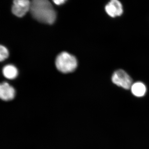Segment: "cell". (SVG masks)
<instances>
[{
  "label": "cell",
  "instance_id": "1",
  "mask_svg": "<svg viewBox=\"0 0 149 149\" xmlns=\"http://www.w3.org/2000/svg\"><path fill=\"white\" fill-rule=\"evenodd\" d=\"M30 11L37 21L45 24H53L56 14L49 0H32Z\"/></svg>",
  "mask_w": 149,
  "mask_h": 149
},
{
  "label": "cell",
  "instance_id": "2",
  "mask_svg": "<svg viewBox=\"0 0 149 149\" xmlns=\"http://www.w3.org/2000/svg\"><path fill=\"white\" fill-rule=\"evenodd\" d=\"M55 63L59 71L64 73L73 72L77 66L75 57L66 52H63L57 56Z\"/></svg>",
  "mask_w": 149,
  "mask_h": 149
},
{
  "label": "cell",
  "instance_id": "3",
  "mask_svg": "<svg viewBox=\"0 0 149 149\" xmlns=\"http://www.w3.org/2000/svg\"><path fill=\"white\" fill-rule=\"evenodd\" d=\"M111 80L113 83L116 85L125 90L130 89L133 85L132 78L127 72L122 69L118 70L113 72Z\"/></svg>",
  "mask_w": 149,
  "mask_h": 149
},
{
  "label": "cell",
  "instance_id": "4",
  "mask_svg": "<svg viewBox=\"0 0 149 149\" xmlns=\"http://www.w3.org/2000/svg\"><path fill=\"white\" fill-rule=\"evenodd\" d=\"M31 1L29 0H14L12 8L13 13L18 17H22L30 10Z\"/></svg>",
  "mask_w": 149,
  "mask_h": 149
},
{
  "label": "cell",
  "instance_id": "5",
  "mask_svg": "<svg viewBox=\"0 0 149 149\" xmlns=\"http://www.w3.org/2000/svg\"><path fill=\"white\" fill-rule=\"evenodd\" d=\"M105 10L107 14L112 17L120 16L123 13L122 4L118 0H111L106 6Z\"/></svg>",
  "mask_w": 149,
  "mask_h": 149
},
{
  "label": "cell",
  "instance_id": "6",
  "mask_svg": "<svg viewBox=\"0 0 149 149\" xmlns=\"http://www.w3.org/2000/svg\"><path fill=\"white\" fill-rule=\"evenodd\" d=\"M15 91L13 87L6 82L1 83L0 86V97L3 101H8L15 97Z\"/></svg>",
  "mask_w": 149,
  "mask_h": 149
},
{
  "label": "cell",
  "instance_id": "7",
  "mask_svg": "<svg viewBox=\"0 0 149 149\" xmlns=\"http://www.w3.org/2000/svg\"><path fill=\"white\" fill-rule=\"evenodd\" d=\"M130 89L132 94L137 97H143L146 93L147 89L146 85L140 82L133 83Z\"/></svg>",
  "mask_w": 149,
  "mask_h": 149
},
{
  "label": "cell",
  "instance_id": "8",
  "mask_svg": "<svg viewBox=\"0 0 149 149\" xmlns=\"http://www.w3.org/2000/svg\"><path fill=\"white\" fill-rule=\"evenodd\" d=\"M3 73L6 78L13 80L16 78L17 76L18 70L14 65H8L3 68Z\"/></svg>",
  "mask_w": 149,
  "mask_h": 149
},
{
  "label": "cell",
  "instance_id": "9",
  "mask_svg": "<svg viewBox=\"0 0 149 149\" xmlns=\"http://www.w3.org/2000/svg\"><path fill=\"white\" fill-rule=\"evenodd\" d=\"M9 52L4 46H1L0 47V60L1 61H3L8 57Z\"/></svg>",
  "mask_w": 149,
  "mask_h": 149
},
{
  "label": "cell",
  "instance_id": "10",
  "mask_svg": "<svg viewBox=\"0 0 149 149\" xmlns=\"http://www.w3.org/2000/svg\"><path fill=\"white\" fill-rule=\"evenodd\" d=\"M54 3L57 5H61L64 4L67 0H53Z\"/></svg>",
  "mask_w": 149,
  "mask_h": 149
}]
</instances>
